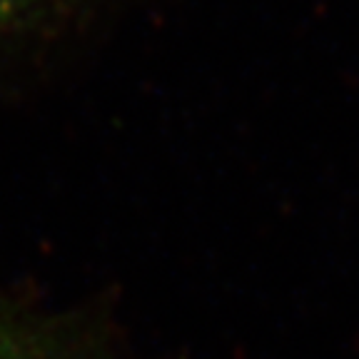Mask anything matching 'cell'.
Listing matches in <instances>:
<instances>
[{
    "label": "cell",
    "instance_id": "obj_2",
    "mask_svg": "<svg viewBox=\"0 0 359 359\" xmlns=\"http://www.w3.org/2000/svg\"><path fill=\"white\" fill-rule=\"evenodd\" d=\"M67 0H0V40L48 20Z\"/></svg>",
    "mask_w": 359,
    "mask_h": 359
},
{
    "label": "cell",
    "instance_id": "obj_1",
    "mask_svg": "<svg viewBox=\"0 0 359 359\" xmlns=\"http://www.w3.org/2000/svg\"><path fill=\"white\" fill-rule=\"evenodd\" d=\"M0 359H60L0 299Z\"/></svg>",
    "mask_w": 359,
    "mask_h": 359
}]
</instances>
